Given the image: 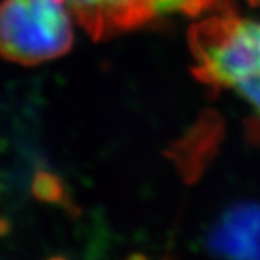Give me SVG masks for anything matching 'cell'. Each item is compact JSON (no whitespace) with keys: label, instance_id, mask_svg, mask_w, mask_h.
<instances>
[{"label":"cell","instance_id":"cell-1","mask_svg":"<svg viewBox=\"0 0 260 260\" xmlns=\"http://www.w3.org/2000/svg\"><path fill=\"white\" fill-rule=\"evenodd\" d=\"M188 40L194 76L234 92L260 118V19L224 10L198 22Z\"/></svg>","mask_w":260,"mask_h":260},{"label":"cell","instance_id":"cell-2","mask_svg":"<svg viewBox=\"0 0 260 260\" xmlns=\"http://www.w3.org/2000/svg\"><path fill=\"white\" fill-rule=\"evenodd\" d=\"M77 24L66 0H4L0 50L21 66H38L66 55Z\"/></svg>","mask_w":260,"mask_h":260},{"label":"cell","instance_id":"cell-3","mask_svg":"<svg viewBox=\"0 0 260 260\" xmlns=\"http://www.w3.org/2000/svg\"><path fill=\"white\" fill-rule=\"evenodd\" d=\"M77 24L94 40L141 27L174 11H199L212 0H66Z\"/></svg>","mask_w":260,"mask_h":260},{"label":"cell","instance_id":"cell-4","mask_svg":"<svg viewBox=\"0 0 260 260\" xmlns=\"http://www.w3.org/2000/svg\"><path fill=\"white\" fill-rule=\"evenodd\" d=\"M207 248L224 260H260V204L228 209L209 232Z\"/></svg>","mask_w":260,"mask_h":260},{"label":"cell","instance_id":"cell-5","mask_svg":"<svg viewBox=\"0 0 260 260\" xmlns=\"http://www.w3.org/2000/svg\"><path fill=\"white\" fill-rule=\"evenodd\" d=\"M31 194L35 199L46 204H61L68 210L74 209V204L66 194L64 185L60 177L52 173L40 171L36 173L31 182ZM74 212V210H72Z\"/></svg>","mask_w":260,"mask_h":260},{"label":"cell","instance_id":"cell-6","mask_svg":"<svg viewBox=\"0 0 260 260\" xmlns=\"http://www.w3.org/2000/svg\"><path fill=\"white\" fill-rule=\"evenodd\" d=\"M127 260H147V257L144 254H140V252H135V254H130L127 257Z\"/></svg>","mask_w":260,"mask_h":260},{"label":"cell","instance_id":"cell-7","mask_svg":"<svg viewBox=\"0 0 260 260\" xmlns=\"http://www.w3.org/2000/svg\"><path fill=\"white\" fill-rule=\"evenodd\" d=\"M47 260H69V258L61 257V255H55V257H50V258H47Z\"/></svg>","mask_w":260,"mask_h":260}]
</instances>
